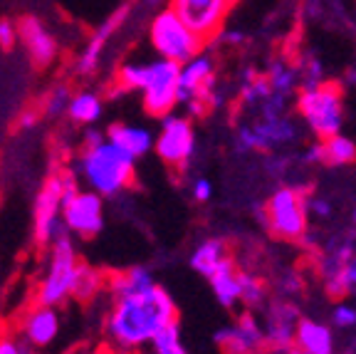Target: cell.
<instances>
[{
	"mask_svg": "<svg viewBox=\"0 0 356 354\" xmlns=\"http://www.w3.org/2000/svg\"><path fill=\"white\" fill-rule=\"evenodd\" d=\"M178 320L176 300L168 295L163 285L136 293L131 298L111 300V310L106 315V337L122 352H136L149 347V342L163 327Z\"/></svg>",
	"mask_w": 356,
	"mask_h": 354,
	"instance_id": "6da1fadb",
	"label": "cell"
},
{
	"mask_svg": "<svg viewBox=\"0 0 356 354\" xmlns=\"http://www.w3.org/2000/svg\"><path fill=\"white\" fill-rule=\"evenodd\" d=\"M136 161L139 159H134L129 151L104 137L97 144L84 146L74 174L89 191L99 194L102 199H114L131 186L136 176Z\"/></svg>",
	"mask_w": 356,
	"mask_h": 354,
	"instance_id": "7a4b0ae2",
	"label": "cell"
},
{
	"mask_svg": "<svg viewBox=\"0 0 356 354\" xmlns=\"http://www.w3.org/2000/svg\"><path fill=\"white\" fill-rule=\"evenodd\" d=\"M292 102H295L297 119H300L302 127L317 139V141L344 132L346 105H344V87H341V82L324 79L319 84L300 87Z\"/></svg>",
	"mask_w": 356,
	"mask_h": 354,
	"instance_id": "3957f363",
	"label": "cell"
},
{
	"mask_svg": "<svg viewBox=\"0 0 356 354\" xmlns=\"http://www.w3.org/2000/svg\"><path fill=\"white\" fill-rule=\"evenodd\" d=\"M262 223L270 236L282 243H305L312 233L307 210V191L297 186H277L262 203Z\"/></svg>",
	"mask_w": 356,
	"mask_h": 354,
	"instance_id": "277c9868",
	"label": "cell"
},
{
	"mask_svg": "<svg viewBox=\"0 0 356 354\" xmlns=\"http://www.w3.org/2000/svg\"><path fill=\"white\" fill-rule=\"evenodd\" d=\"M302 139H305V127L289 111L275 116L255 114L252 122L238 127L235 146H238L240 154H257V151L270 154V151L302 144Z\"/></svg>",
	"mask_w": 356,
	"mask_h": 354,
	"instance_id": "5b68a950",
	"label": "cell"
},
{
	"mask_svg": "<svg viewBox=\"0 0 356 354\" xmlns=\"http://www.w3.org/2000/svg\"><path fill=\"white\" fill-rule=\"evenodd\" d=\"M178 105L186 107V116H200L218 105L216 57L206 47L178 70Z\"/></svg>",
	"mask_w": 356,
	"mask_h": 354,
	"instance_id": "8992f818",
	"label": "cell"
},
{
	"mask_svg": "<svg viewBox=\"0 0 356 354\" xmlns=\"http://www.w3.org/2000/svg\"><path fill=\"white\" fill-rule=\"evenodd\" d=\"M149 43L161 60L176 62V65L188 62L191 57H195L206 47V43H203L168 6L151 15Z\"/></svg>",
	"mask_w": 356,
	"mask_h": 354,
	"instance_id": "52a82bcc",
	"label": "cell"
},
{
	"mask_svg": "<svg viewBox=\"0 0 356 354\" xmlns=\"http://www.w3.org/2000/svg\"><path fill=\"white\" fill-rule=\"evenodd\" d=\"M79 270V255L74 248V238L62 236L47 245V268L40 280L38 302L40 305H62L65 300L72 298L74 280Z\"/></svg>",
	"mask_w": 356,
	"mask_h": 354,
	"instance_id": "ba28073f",
	"label": "cell"
},
{
	"mask_svg": "<svg viewBox=\"0 0 356 354\" xmlns=\"http://www.w3.org/2000/svg\"><path fill=\"white\" fill-rule=\"evenodd\" d=\"M195 129L191 116L186 114H166L161 116V127L154 137V151L166 167L184 171L195 156Z\"/></svg>",
	"mask_w": 356,
	"mask_h": 354,
	"instance_id": "9c48e42d",
	"label": "cell"
},
{
	"mask_svg": "<svg viewBox=\"0 0 356 354\" xmlns=\"http://www.w3.org/2000/svg\"><path fill=\"white\" fill-rule=\"evenodd\" d=\"M178 70L181 65L156 57L146 62L144 84H141V102L144 109L154 119L171 114L178 107Z\"/></svg>",
	"mask_w": 356,
	"mask_h": 354,
	"instance_id": "30bf717a",
	"label": "cell"
},
{
	"mask_svg": "<svg viewBox=\"0 0 356 354\" xmlns=\"http://www.w3.org/2000/svg\"><path fill=\"white\" fill-rule=\"evenodd\" d=\"M62 199H65V174H52L35 196L33 208V236L40 245L67 236L62 223Z\"/></svg>",
	"mask_w": 356,
	"mask_h": 354,
	"instance_id": "8fae6325",
	"label": "cell"
},
{
	"mask_svg": "<svg viewBox=\"0 0 356 354\" xmlns=\"http://www.w3.org/2000/svg\"><path fill=\"white\" fill-rule=\"evenodd\" d=\"M235 3L238 0H168V8L208 45L225 28Z\"/></svg>",
	"mask_w": 356,
	"mask_h": 354,
	"instance_id": "7c38bea8",
	"label": "cell"
},
{
	"mask_svg": "<svg viewBox=\"0 0 356 354\" xmlns=\"http://www.w3.org/2000/svg\"><path fill=\"white\" fill-rule=\"evenodd\" d=\"M62 223L70 238H97L104 231V199L89 188H79L72 199L62 203Z\"/></svg>",
	"mask_w": 356,
	"mask_h": 354,
	"instance_id": "4fadbf2b",
	"label": "cell"
},
{
	"mask_svg": "<svg viewBox=\"0 0 356 354\" xmlns=\"http://www.w3.org/2000/svg\"><path fill=\"white\" fill-rule=\"evenodd\" d=\"M300 317V305L295 300L277 298V295L267 300L260 307V325L262 334H265V347L273 349V352H282V349L292 347Z\"/></svg>",
	"mask_w": 356,
	"mask_h": 354,
	"instance_id": "5bb4252c",
	"label": "cell"
},
{
	"mask_svg": "<svg viewBox=\"0 0 356 354\" xmlns=\"http://www.w3.org/2000/svg\"><path fill=\"white\" fill-rule=\"evenodd\" d=\"M213 342L222 354H262L267 349L257 312L250 310L240 312L233 322L216 330Z\"/></svg>",
	"mask_w": 356,
	"mask_h": 354,
	"instance_id": "9a60e30c",
	"label": "cell"
},
{
	"mask_svg": "<svg viewBox=\"0 0 356 354\" xmlns=\"http://www.w3.org/2000/svg\"><path fill=\"white\" fill-rule=\"evenodd\" d=\"M134 6L131 3H127V6L117 8V10L111 13L109 17H106L104 22H102L99 28L92 33V38L87 40V45H84V50L79 52L77 57V72L82 75V77H89V75H95L97 70H99L102 65V52H104V47L109 45V40L117 35V30L122 28L124 22L129 20V15H131Z\"/></svg>",
	"mask_w": 356,
	"mask_h": 354,
	"instance_id": "2e32d148",
	"label": "cell"
},
{
	"mask_svg": "<svg viewBox=\"0 0 356 354\" xmlns=\"http://www.w3.org/2000/svg\"><path fill=\"white\" fill-rule=\"evenodd\" d=\"M17 40H22L25 50L38 67H50L60 55V45H57L55 35L44 28V22L40 17H22L17 22Z\"/></svg>",
	"mask_w": 356,
	"mask_h": 354,
	"instance_id": "e0dca14e",
	"label": "cell"
},
{
	"mask_svg": "<svg viewBox=\"0 0 356 354\" xmlns=\"http://www.w3.org/2000/svg\"><path fill=\"white\" fill-rule=\"evenodd\" d=\"M20 332H22V342L30 344V347H47V344H52L57 339V334H60L57 307L38 302L28 315L22 317Z\"/></svg>",
	"mask_w": 356,
	"mask_h": 354,
	"instance_id": "ac0fdd59",
	"label": "cell"
},
{
	"mask_svg": "<svg viewBox=\"0 0 356 354\" xmlns=\"http://www.w3.org/2000/svg\"><path fill=\"white\" fill-rule=\"evenodd\" d=\"M292 344L307 354H337L334 327L314 317H300Z\"/></svg>",
	"mask_w": 356,
	"mask_h": 354,
	"instance_id": "d6986e66",
	"label": "cell"
},
{
	"mask_svg": "<svg viewBox=\"0 0 356 354\" xmlns=\"http://www.w3.org/2000/svg\"><path fill=\"white\" fill-rule=\"evenodd\" d=\"M106 139L114 141L117 146H122L124 151L134 156V159H141L149 151H154V134L146 127H136V124L127 122H114L106 129Z\"/></svg>",
	"mask_w": 356,
	"mask_h": 354,
	"instance_id": "ffe728a7",
	"label": "cell"
},
{
	"mask_svg": "<svg viewBox=\"0 0 356 354\" xmlns=\"http://www.w3.org/2000/svg\"><path fill=\"white\" fill-rule=\"evenodd\" d=\"M230 258H233V255H230L228 243H225L222 238H216V236H213V238L200 240V243L191 250L188 266H191V270L198 272V275H203L208 280V277H211L222 263L230 261Z\"/></svg>",
	"mask_w": 356,
	"mask_h": 354,
	"instance_id": "44dd1931",
	"label": "cell"
},
{
	"mask_svg": "<svg viewBox=\"0 0 356 354\" xmlns=\"http://www.w3.org/2000/svg\"><path fill=\"white\" fill-rule=\"evenodd\" d=\"M208 282H211V290L220 307H225V310H238L240 307V268L233 258L222 263V266L208 277Z\"/></svg>",
	"mask_w": 356,
	"mask_h": 354,
	"instance_id": "7402d4cb",
	"label": "cell"
},
{
	"mask_svg": "<svg viewBox=\"0 0 356 354\" xmlns=\"http://www.w3.org/2000/svg\"><path fill=\"white\" fill-rule=\"evenodd\" d=\"M156 282L159 280H156L154 270L149 266H131L127 270L117 272V275H111V280L106 282V288H109L111 300H122L154 288Z\"/></svg>",
	"mask_w": 356,
	"mask_h": 354,
	"instance_id": "603a6c76",
	"label": "cell"
},
{
	"mask_svg": "<svg viewBox=\"0 0 356 354\" xmlns=\"http://www.w3.org/2000/svg\"><path fill=\"white\" fill-rule=\"evenodd\" d=\"M319 164L329 169H349L356 167V139L339 132L334 137L319 139Z\"/></svg>",
	"mask_w": 356,
	"mask_h": 354,
	"instance_id": "cb8c5ba5",
	"label": "cell"
},
{
	"mask_svg": "<svg viewBox=\"0 0 356 354\" xmlns=\"http://www.w3.org/2000/svg\"><path fill=\"white\" fill-rule=\"evenodd\" d=\"M102 111H104V102L97 92H74L70 97V105H67V116L72 119L74 124H82V127H92L95 122H99Z\"/></svg>",
	"mask_w": 356,
	"mask_h": 354,
	"instance_id": "d4e9b609",
	"label": "cell"
},
{
	"mask_svg": "<svg viewBox=\"0 0 356 354\" xmlns=\"http://www.w3.org/2000/svg\"><path fill=\"white\" fill-rule=\"evenodd\" d=\"M262 75H265V79L270 82L273 92L282 94V97H289V100H295L297 89H300V75H297L295 62L277 57V60H273L270 65H267V70Z\"/></svg>",
	"mask_w": 356,
	"mask_h": 354,
	"instance_id": "484cf974",
	"label": "cell"
},
{
	"mask_svg": "<svg viewBox=\"0 0 356 354\" xmlns=\"http://www.w3.org/2000/svg\"><path fill=\"white\" fill-rule=\"evenodd\" d=\"M270 300V285L260 275L240 268V307L250 312H260L262 305Z\"/></svg>",
	"mask_w": 356,
	"mask_h": 354,
	"instance_id": "4316f807",
	"label": "cell"
},
{
	"mask_svg": "<svg viewBox=\"0 0 356 354\" xmlns=\"http://www.w3.org/2000/svg\"><path fill=\"white\" fill-rule=\"evenodd\" d=\"M104 285H106L104 275H102L97 268L87 266V263H79L77 280H74V288H72V298L79 300V302H89V300H95L97 295L102 293Z\"/></svg>",
	"mask_w": 356,
	"mask_h": 354,
	"instance_id": "83f0119b",
	"label": "cell"
},
{
	"mask_svg": "<svg viewBox=\"0 0 356 354\" xmlns=\"http://www.w3.org/2000/svg\"><path fill=\"white\" fill-rule=\"evenodd\" d=\"M324 290L334 300L356 298V255H351L349 261L337 270V275L324 285Z\"/></svg>",
	"mask_w": 356,
	"mask_h": 354,
	"instance_id": "f1b7e54d",
	"label": "cell"
},
{
	"mask_svg": "<svg viewBox=\"0 0 356 354\" xmlns=\"http://www.w3.org/2000/svg\"><path fill=\"white\" fill-rule=\"evenodd\" d=\"M149 347H151V354H188V349H186V344H184V337H181V325H178V320L163 327L161 332L149 342Z\"/></svg>",
	"mask_w": 356,
	"mask_h": 354,
	"instance_id": "f546056e",
	"label": "cell"
},
{
	"mask_svg": "<svg viewBox=\"0 0 356 354\" xmlns=\"http://www.w3.org/2000/svg\"><path fill=\"white\" fill-rule=\"evenodd\" d=\"M329 325L334 330H344V332H354L356 330V302L349 298H341L332 305L329 310Z\"/></svg>",
	"mask_w": 356,
	"mask_h": 354,
	"instance_id": "4dcf8cb0",
	"label": "cell"
},
{
	"mask_svg": "<svg viewBox=\"0 0 356 354\" xmlns=\"http://www.w3.org/2000/svg\"><path fill=\"white\" fill-rule=\"evenodd\" d=\"M70 97H72V92H70V87H65V84L52 87L42 100L44 116H47V119H60V116H65L67 105H70Z\"/></svg>",
	"mask_w": 356,
	"mask_h": 354,
	"instance_id": "1f68e13d",
	"label": "cell"
},
{
	"mask_svg": "<svg viewBox=\"0 0 356 354\" xmlns=\"http://www.w3.org/2000/svg\"><path fill=\"white\" fill-rule=\"evenodd\" d=\"M144 75H146V62H124L117 75L122 92H139L141 84H144Z\"/></svg>",
	"mask_w": 356,
	"mask_h": 354,
	"instance_id": "d6a6232c",
	"label": "cell"
},
{
	"mask_svg": "<svg viewBox=\"0 0 356 354\" xmlns=\"http://www.w3.org/2000/svg\"><path fill=\"white\" fill-rule=\"evenodd\" d=\"M302 285H305V280H302L300 270L297 268H284L277 275V280H275V293H277V298L295 300L302 293Z\"/></svg>",
	"mask_w": 356,
	"mask_h": 354,
	"instance_id": "836d02e7",
	"label": "cell"
},
{
	"mask_svg": "<svg viewBox=\"0 0 356 354\" xmlns=\"http://www.w3.org/2000/svg\"><path fill=\"white\" fill-rule=\"evenodd\" d=\"M307 210H309L312 221H332L334 218V203L332 199H327L324 194H307Z\"/></svg>",
	"mask_w": 356,
	"mask_h": 354,
	"instance_id": "e575fe53",
	"label": "cell"
},
{
	"mask_svg": "<svg viewBox=\"0 0 356 354\" xmlns=\"http://www.w3.org/2000/svg\"><path fill=\"white\" fill-rule=\"evenodd\" d=\"M213 183H211V178H206V176H195L193 178V183H191V196H193V201L195 203H208V201L213 199Z\"/></svg>",
	"mask_w": 356,
	"mask_h": 354,
	"instance_id": "d590c367",
	"label": "cell"
},
{
	"mask_svg": "<svg viewBox=\"0 0 356 354\" xmlns=\"http://www.w3.org/2000/svg\"><path fill=\"white\" fill-rule=\"evenodd\" d=\"M17 43V25L8 17L0 20V47L3 50H13Z\"/></svg>",
	"mask_w": 356,
	"mask_h": 354,
	"instance_id": "8d00e7d4",
	"label": "cell"
},
{
	"mask_svg": "<svg viewBox=\"0 0 356 354\" xmlns=\"http://www.w3.org/2000/svg\"><path fill=\"white\" fill-rule=\"evenodd\" d=\"M211 43H220V45H228V47H240L245 43V33L240 30H230V28H222Z\"/></svg>",
	"mask_w": 356,
	"mask_h": 354,
	"instance_id": "74e56055",
	"label": "cell"
},
{
	"mask_svg": "<svg viewBox=\"0 0 356 354\" xmlns=\"http://www.w3.org/2000/svg\"><path fill=\"white\" fill-rule=\"evenodd\" d=\"M106 134L102 132V129H97L95 124L92 127H87V132H84V137H82V141H84V146H92V144H97V141H102Z\"/></svg>",
	"mask_w": 356,
	"mask_h": 354,
	"instance_id": "f35d334b",
	"label": "cell"
},
{
	"mask_svg": "<svg viewBox=\"0 0 356 354\" xmlns=\"http://www.w3.org/2000/svg\"><path fill=\"white\" fill-rule=\"evenodd\" d=\"M38 122H40V114H38L35 109L22 111V114H20V127H22V129H33Z\"/></svg>",
	"mask_w": 356,
	"mask_h": 354,
	"instance_id": "ab89813d",
	"label": "cell"
},
{
	"mask_svg": "<svg viewBox=\"0 0 356 354\" xmlns=\"http://www.w3.org/2000/svg\"><path fill=\"white\" fill-rule=\"evenodd\" d=\"M141 3H144L146 10H161V0H141Z\"/></svg>",
	"mask_w": 356,
	"mask_h": 354,
	"instance_id": "60d3db41",
	"label": "cell"
},
{
	"mask_svg": "<svg viewBox=\"0 0 356 354\" xmlns=\"http://www.w3.org/2000/svg\"><path fill=\"white\" fill-rule=\"evenodd\" d=\"M280 354H307V352H302L300 347H295V344H292V347H287V349H282V352Z\"/></svg>",
	"mask_w": 356,
	"mask_h": 354,
	"instance_id": "b9f144b4",
	"label": "cell"
}]
</instances>
